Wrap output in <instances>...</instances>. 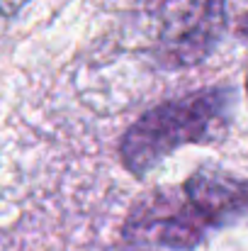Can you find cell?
Wrapping results in <instances>:
<instances>
[{"mask_svg":"<svg viewBox=\"0 0 248 251\" xmlns=\"http://www.w3.org/2000/svg\"><path fill=\"white\" fill-rule=\"evenodd\" d=\"M207 227L209 222L185 190H156L132 207L124 222V237L136 244L192 249L202 242Z\"/></svg>","mask_w":248,"mask_h":251,"instance_id":"obj_3","label":"cell"},{"mask_svg":"<svg viewBox=\"0 0 248 251\" xmlns=\"http://www.w3.org/2000/svg\"><path fill=\"white\" fill-rule=\"evenodd\" d=\"M229 125V95L200 90L149 110L122 139V161L136 176L163 161L182 144H209L224 137Z\"/></svg>","mask_w":248,"mask_h":251,"instance_id":"obj_1","label":"cell"},{"mask_svg":"<svg viewBox=\"0 0 248 251\" xmlns=\"http://www.w3.org/2000/svg\"><path fill=\"white\" fill-rule=\"evenodd\" d=\"M241 29H244V32H248V15L241 20Z\"/></svg>","mask_w":248,"mask_h":251,"instance_id":"obj_6","label":"cell"},{"mask_svg":"<svg viewBox=\"0 0 248 251\" xmlns=\"http://www.w3.org/2000/svg\"><path fill=\"white\" fill-rule=\"evenodd\" d=\"M209 225H224L248 212V183L219 171H200L182 185Z\"/></svg>","mask_w":248,"mask_h":251,"instance_id":"obj_4","label":"cell"},{"mask_svg":"<svg viewBox=\"0 0 248 251\" xmlns=\"http://www.w3.org/2000/svg\"><path fill=\"white\" fill-rule=\"evenodd\" d=\"M27 2H29V0H0V15L10 17V15L20 12V10H22Z\"/></svg>","mask_w":248,"mask_h":251,"instance_id":"obj_5","label":"cell"},{"mask_svg":"<svg viewBox=\"0 0 248 251\" xmlns=\"http://www.w3.org/2000/svg\"><path fill=\"white\" fill-rule=\"evenodd\" d=\"M158 56L173 66L202 61L219 42L224 0H141Z\"/></svg>","mask_w":248,"mask_h":251,"instance_id":"obj_2","label":"cell"}]
</instances>
